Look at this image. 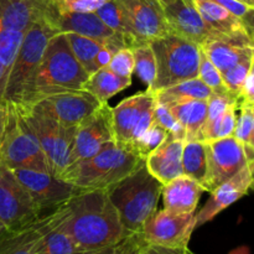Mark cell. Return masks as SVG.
<instances>
[{"instance_id":"obj_39","label":"cell","mask_w":254,"mask_h":254,"mask_svg":"<svg viewBox=\"0 0 254 254\" xmlns=\"http://www.w3.org/2000/svg\"><path fill=\"white\" fill-rule=\"evenodd\" d=\"M146 246L141 233H131L114 245L86 254H139Z\"/></svg>"},{"instance_id":"obj_28","label":"cell","mask_w":254,"mask_h":254,"mask_svg":"<svg viewBox=\"0 0 254 254\" xmlns=\"http://www.w3.org/2000/svg\"><path fill=\"white\" fill-rule=\"evenodd\" d=\"M183 174L197 181L205 190L208 176L207 154L205 141L188 140L183 148Z\"/></svg>"},{"instance_id":"obj_7","label":"cell","mask_w":254,"mask_h":254,"mask_svg":"<svg viewBox=\"0 0 254 254\" xmlns=\"http://www.w3.org/2000/svg\"><path fill=\"white\" fill-rule=\"evenodd\" d=\"M15 106L36 135L51 174L60 178L71 164L76 128L62 127L40 103Z\"/></svg>"},{"instance_id":"obj_1","label":"cell","mask_w":254,"mask_h":254,"mask_svg":"<svg viewBox=\"0 0 254 254\" xmlns=\"http://www.w3.org/2000/svg\"><path fill=\"white\" fill-rule=\"evenodd\" d=\"M62 228L84 252L119 242L127 232L106 190H81L67 203Z\"/></svg>"},{"instance_id":"obj_14","label":"cell","mask_w":254,"mask_h":254,"mask_svg":"<svg viewBox=\"0 0 254 254\" xmlns=\"http://www.w3.org/2000/svg\"><path fill=\"white\" fill-rule=\"evenodd\" d=\"M208 176L205 191L212 192L248 164L246 146L235 136L205 141Z\"/></svg>"},{"instance_id":"obj_29","label":"cell","mask_w":254,"mask_h":254,"mask_svg":"<svg viewBox=\"0 0 254 254\" xmlns=\"http://www.w3.org/2000/svg\"><path fill=\"white\" fill-rule=\"evenodd\" d=\"M212 93V89L207 84L203 83L198 77H195L155 92L154 96L158 102L168 104L179 101H190V99L208 101Z\"/></svg>"},{"instance_id":"obj_56","label":"cell","mask_w":254,"mask_h":254,"mask_svg":"<svg viewBox=\"0 0 254 254\" xmlns=\"http://www.w3.org/2000/svg\"><path fill=\"white\" fill-rule=\"evenodd\" d=\"M253 189H254V185H253Z\"/></svg>"},{"instance_id":"obj_15","label":"cell","mask_w":254,"mask_h":254,"mask_svg":"<svg viewBox=\"0 0 254 254\" xmlns=\"http://www.w3.org/2000/svg\"><path fill=\"white\" fill-rule=\"evenodd\" d=\"M113 140L116 139L112 107L108 103H102L92 116L76 128L69 165L92 158Z\"/></svg>"},{"instance_id":"obj_21","label":"cell","mask_w":254,"mask_h":254,"mask_svg":"<svg viewBox=\"0 0 254 254\" xmlns=\"http://www.w3.org/2000/svg\"><path fill=\"white\" fill-rule=\"evenodd\" d=\"M66 206L41 216L22 230L5 233L0 238V254H34L40 240L64 217Z\"/></svg>"},{"instance_id":"obj_54","label":"cell","mask_w":254,"mask_h":254,"mask_svg":"<svg viewBox=\"0 0 254 254\" xmlns=\"http://www.w3.org/2000/svg\"><path fill=\"white\" fill-rule=\"evenodd\" d=\"M139 254H150V253H149V250H148V246H146V247H145V248H143V251H141V252H140V253H139Z\"/></svg>"},{"instance_id":"obj_18","label":"cell","mask_w":254,"mask_h":254,"mask_svg":"<svg viewBox=\"0 0 254 254\" xmlns=\"http://www.w3.org/2000/svg\"><path fill=\"white\" fill-rule=\"evenodd\" d=\"M253 185L254 171L247 164L230 180L221 184L211 192L207 202L196 213V228L212 221L218 213L247 195L250 189H253Z\"/></svg>"},{"instance_id":"obj_22","label":"cell","mask_w":254,"mask_h":254,"mask_svg":"<svg viewBox=\"0 0 254 254\" xmlns=\"http://www.w3.org/2000/svg\"><path fill=\"white\" fill-rule=\"evenodd\" d=\"M184 143L185 141L168 134L163 143L146 156V168L163 185L183 175Z\"/></svg>"},{"instance_id":"obj_26","label":"cell","mask_w":254,"mask_h":254,"mask_svg":"<svg viewBox=\"0 0 254 254\" xmlns=\"http://www.w3.org/2000/svg\"><path fill=\"white\" fill-rule=\"evenodd\" d=\"M94 12L109 29H112L126 40L128 49L143 45L136 37L127 10L124 9L119 0H108Z\"/></svg>"},{"instance_id":"obj_34","label":"cell","mask_w":254,"mask_h":254,"mask_svg":"<svg viewBox=\"0 0 254 254\" xmlns=\"http://www.w3.org/2000/svg\"><path fill=\"white\" fill-rule=\"evenodd\" d=\"M254 124V106L246 102H237V119H236V128L233 136L243 145H248L251 133H252Z\"/></svg>"},{"instance_id":"obj_32","label":"cell","mask_w":254,"mask_h":254,"mask_svg":"<svg viewBox=\"0 0 254 254\" xmlns=\"http://www.w3.org/2000/svg\"><path fill=\"white\" fill-rule=\"evenodd\" d=\"M237 102V97L232 96L231 93H212V96L207 101V118L202 129V141H208L212 139L213 130L220 122L222 114L228 107Z\"/></svg>"},{"instance_id":"obj_31","label":"cell","mask_w":254,"mask_h":254,"mask_svg":"<svg viewBox=\"0 0 254 254\" xmlns=\"http://www.w3.org/2000/svg\"><path fill=\"white\" fill-rule=\"evenodd\" d=\"M66 36L79 64H82V67L86 69L89 76L93 74L98 69L97 55L101 51L103 45L96 40L74 34V32H66Z\"/></svg>"},{"instance_id":"obj_44","label":"cell","mask_w":254,"mask_h":254,"mask_svg":"<svg viewBox=\"0 0 254 254\" xmlns=\"http://www.w3.org/2000/svg\"><path fill=\"white\" fill-rule=\"evenodd\" d=\"M240 101L246 102L254 106V74L250 73V76L246 79V83L243 86L242 92H241Z\"/></svg>"},{"instance_id":"obj_33","label":"cell","mask_w":254,"mask_h":254,"mask_svg":"<svg viewBox=\"0 0 254 254\" xmlns=\"http://www.w3.org/2000/svg\"><path fill=\"white\" fill-rule=\"evenodd\" d=\"M134 56L135 67L134 71L136 72L139 78L151 88L156 77V61L155 55L150 44H143L131 49Z\"/></svg>"},{"instance_id":"obj_36","label":"cell","mask_w":254,"mask_h":254,"mask_svg":"<svg viewBox=\"0 0 254 254\" xmlns=\"http://www.w3.org/2000/svg\"><path fill=\"white\" fill-rule=\"evenodd\" d=\"M198 78L207 84L213 93H230L227 87L225 86V82L222 79V74L218 71L217 67L211 62L205 55V52L201 50L200 55V66H198Z\"/></svg>"},{"instance_id":"obj_38","label":"cell","mask_w":254,"mask_h":254,"mask_svg":"<svg viewBox=\"0 0 254 254\" xmlns=\"http://www.w3.org/2000/svg\"><path fill=\"white\" fill-rule=\"evenodd\" d=\"M168 131L164 128H161L159 124L154 122L150 126V128L133 144V148L138 151L139 155L143 159H146V156L150 153H153L159 145L164 141V139L168 136Z\"/></svg>"},{"instance_id":"obj_20","label":"cell","mask_w":254,"mask_h":254,"mask_svg":"<svg viewBox=\"0 0 254 254\" xmlns=\"http://www.w3.org/2000/svg\"><path fill=\"white\" fill-rule=\"evenodd\" d=\"M195 5L207 26L217 35L221 41L237 46H253L241 17L212 0H195Z\"/></svg>"},{"instance_id":"obj_19","label":"cell","mask_w":254,"mask_h":254,"mask_svg":"<svg viewBox=\"0 0 254 254\" xmlns=\"http://www.w3.org/2000/svg\"><path fill=\"white\" fill-rule=\"evenodd\" d=\"M127 10L134 32L141 44L170 32L160 0H119Z\"/></svg>"},{"instance_id":"obj_2","label":"cell","mask_w":254,"mask_h":254,"mask_svg":"<svg viewBox=\"0 0 254 254\" xmlns=\"http://www.w3.org/2000/svg\"><path fill=\"white\" fill-rule=\"evenodd\" d=\"M144 164L133 146L113 140L92 158L69 165L59 179L81 190H107Z\"/></svg>"},{"instance_id":"obj_55","label":"cell","mask_w":254,"mask_h":254,"mask_svg":"<svg viewBox=\"0 0 254 254\" xmlns=\"http://www.w3.org/2000/svg\"><path fill=\"white\" fill-rule=\"evenodd\" d=\"M185 254H192V253H191V252H190V251H189V248H188V250H186V252H185Z\"/></svg>"},{"instance_id":"obj_8","label":"cell","mask_w":254,"mask_h":254,"mask_svg":"<svg viewBox=\"0 0 254 254\" xmlns=\"http://www.w3.org/2000/svg\"><path fill=\"white\" fill-rule=\"evenodd\" d=\"M0 160L10 169H31L50 173L36 135L15 104L7 102V118L0 141Z\"/></svg>"},{"instance_id":"obj_27","label":"cell","mask_w":254,"mask_h":254,"mask_svg":"<svg viewBox=\"0 0 254 254\" xmlns=\"http://www.w3.org/2000/svg\"><path fill=\"white\" fill-rule=\"evenodd\" d=\"M131 84V78H126L114 73L108 67L98 68L88 77L84 91L89 92L101 103H108L109 99Z\"/></svg>"},{"instance_id":"obj_11","label":"cell","mask_w":254,"mask_h":254,"mask_svg":"<svg viewBox=\"0 0 254 254\" xmlns=\"http://www.w3.org/2000/svg\"><path fill=\"white\" fill-rule=\"evenodd\" d=\"M44 19L57 32H74L101 42L111 50L113 55L121 49H126L127 42L119 34L109 29L96 12H72L56 9L49 0Z\"/></svg>"},{"instance_id":"obj_9","label":"cell","mask_w":254,"mask_h":254,"mask_svg":"<svg viewBox=\"0 0 254 254\" xmlns=\"http://www.w3.org/2000/svg\"><path fill=\"white\" fill-rule=\"evenodd\" d=\"M154 107L155 96L146 88V91L128 97L112 108L116 141L133 146L154 123Z\"/></svg>"},{"instance_id":"obj_17","label":"cell","mask_w":254,"mask_h":254,"mask_svg":"<svg viewBox=\"0 0 254 254\" xmlns=\"http://www.w3.org/2000/svg\"><path fill=\"white\" fill-rule=\"evenodd\" d=\"M36 103L41 104L62 127L67 129L77 128L102 104L96 97L84 89L52 94Z\"/></svg>"},{"instance_id":"obj_35","label":"cell","mask_w":254,"mask_h":254,"mask_svg":"<svg viewBox=\"0 0 254 254\" xmlns=\"http://www.w3.org/2000/svg\"><path fill=\"white\" fill-rule=\"evenodd\" d=\"M253 59V57H252ZM252 59L245 60V61L240 62L236 66L231 67L230 69L225 71L222 74V79L225 82V86L227 87L228 92L232 96L240 98L241 92H242L243 86L246 83V79L251 73V64H252Z\"/></svg>"},{"instance_id":"obj_6","label":"cell","mask_w":254,"mask_h":254,"mask_svg":"<svg viewBox=\"0 0 254 254\" xmlns=\"http://www.w3.org/2000/svg\"><path fill=\"white\" fill-rule=\"evenodd\" d=\"M150 46L155 55L156 77L149 91L155 93L186 79L198 77L201 47L197 44L168 32L154 39Z\"/></svg>"},{"instance_id":"obj_46","label":"cell","mask_w":254,"mask_h":254,"mask_svg":"<svg viewBox=\"0 0 254 254\" xmlns=\"http://www.w3.org/2000/svg\"><path fill=\"white\" fill-rule=\"evenodd\" d=\"M242 21L254 45V9H250L246 12L245 16L242 17Z\"/></svg>"},{"instance_id":"obj_3","label":"cell","mask_w":254,"mask_h":254,"mask_svg":"<svg viewBox=\"0 0 254 254\" xmlns=\"http://www.w3.org/2000/svg\"><path fill=\"white\" fill-rule=\"evenodd\" d=\"M88 77L89 74L74 56L66 34L59 32L47 42L29 99L24 106L61 92L83 89Z\"/></svg>"},{"instance_id":"obj_47","label":"cell","mask_w":254,"mask_h":254,"mask_svg":"<svg viewBox=\"0 0 254 254\" xmlns=\"http://www.w3.org/2000/svg\"><path fill=\"white\" fill-rule=\"evenodd\" d=\"M148 250L150 254H185L188 248H165L148 245Z\"/></svg>"},{"instance_id":"obj_37","label":"cell","mask_w":254,"mask_h":254,"mask_svg":"<svg viewBox=\"0 0 254 254\" xmlns=\"http://www.w3.org/2000/svg\"><path fill=\"white\" fill-rule=\"evenodd\" d=\"M154 122L159 124L161 128L165 129L169 134L175 136L176 139H180L183 141L186 140L185 129L181 126L180 122L173 116L166 104L158 102L156 99L155 107H154Z\"/></svg>"},{"instance_id":"obj_4","label":"cell","mask_w":254,"mask_h":254,"mask_svg":"<svg viewBox=\"0 0 254 254\" xmlns=\"http://www.w3.org/2000/svg\"><path fill=\"white\" fill-rule=\"evenodd\" d=\"M163 186L144 164L107 189L109 200L116 207L127 232H141L146 221L158 211Z\"/></svg>"},{"instance_id":"obj_49","label":"cell","mask_w":254,"mask_h":254,"mask_svg":"<svg viewBox=\"0 0 254 254\" xmlns=\"http://www.w3.org/2000/svg\"><path fill=\"white\" fill-rule=\"evenodd\" d=\"M7 76H9V69L5 68L1 62H0V101H5L4 94L5 88H6Z\"/></svg>"},{"instance_id":"obj_25","label":"cell","mask_w":254,"mask_h":254,"mask_svg":"<svg viewBox=\"0 0 254 254\" xmlns=\"http://www.w3.org/2000/svg\"><path fill=\"white\" fill-rule=\"evenodd\" d=\"M200 47L221 73L245 60L252 59L254 55L253 46H237L215 39L207 40Z\"/></svg>"},{"instance_id":"obj_53","label":"cell","mask_w":254,"mask_h":254,"mask_svg":"<svg viewBox=\"0 0 254 254\" xmlns=\"http://www.w3.org/2000/svg\"><path fill=\"white\" fill-rule=\"evenodd\" d=\"M251 73L254 74V55H253V59H252V64H251Z\"/></svg>"},{"instance_id":"obj_45","label":"cell","mask_w":254,"mask_h":254,"mask_svg":"<svg viewBox=\"0 0 254 254\" xmlns=\"http://www.w3.org/2000/svg\"><path fill=\"white\" fill-rule=\"evenodd\" d=\"M112 57H113V52H112L109 49H107L106 46L102 47L101 51H99L98 55H97V66H98V68H102V67H108Z\"/></svg>"},{"instance_id":"obj_30","label":"cell","mask_w":254,"mask_h":254,"mask_svg":"<svg viewBox=\"0 0 254 254\" xmlns=\"http://www.w3.org/2000/svg\"><path fill=\"white\" fill-rule=\"evenodd\" d=\"M67 208V206H66ZM67 213V210H66ZM66 216V215H64ZM62 218L37 243L34 254H86L74 243L71 236L62 228Z\"/></svg>"},{"instance_id":"obj_12","label":"cell","mask_w":254,"mask_h":254,"mask_svg":"<svg viewBox=\"0 0 254 254\" xmlns=\"http://www.w3.org/2000/svg\"><path fill=\"white\" fill-rule=\"evenodd\" d=\"M14 175L31 196L40 215L51 213L68 203L81 191L50 173L31 169H11Z\"/></svg>"},{"instance_id":"obj_43","label":"cell","mask_w":254,"mask_h":254,"mask_svg":"<svg viewBox=\"0 0 254 254\" xmlns=\"http://www.w3.org/2000/svg\"><path fill=\"white\" fill-rule=\"evenodd\" d=\"M212 1L217 2L218 5H221L222 7L227 9L228 11H231L232 14H235L236 16L241 17L242 19L245 16L246 12L251 9L247 5L242 4V2L237 1V0H212Z\"/></svg>"},{"instance_id":"obj_41","label":"cell","mask_w":254,"mask_h":254,"mask_svg":"<svg viewBox=\"0 0 254 254\" xmlns=\"http://www.w3.org/2000/svg\"><path fill=\"white\" fill-rule=\"evenodd\" d=\"M56 9L72 12H93L108 0H50Z\"/></svg>"},{"instance_id":"obj_5","label":"cell","mask_w":254,"mask_h":254,"mask_svg":"<svg viewBox=\"0 0 254 254\" xmlns=\"http://www.w3.org/2000/svg\"><path fill=\"white\" fill-rule=\"evenodd\" d=\"M56 34L59 32L44 19V16L35 21L25 32L7 76L5 101L20 106L26 104L47 42Z\"/></svg>"},{"instance_id":"obj_10","label":"cell","mask_w":254,"mask_h":254,"mask_svg":"<svg viewBox=\"0 0 254 254\" xmlns=\"http://www.w3.org/2000/svg\"><path fill=\"white\" fill-rule=\"evenodd\" d=\"M41 217L26 189L0 160V218L7 232L27 227Z\"/></svg>"},{"instance_id":"obj_16","label":"cell","mask_w":254,"mask_h":254,"mask_svg":"<svg viewBox=\"0 0 254 254\" xmlns=\"http://www.w3.org/2000/svg\"><path fill=\"white\" fill-rule=\"evenodd\" d=\"M171 34L192 41L198 46L217 35L207 26L195 5V0H160Z\"/></svg>"},{"instance_id":"obj_48","label":"cell","mask_w":254,"mask_h":254,"mask_svg":"<svg viewBox=\"0 0 254 254\" xmlns=\"http://www.w3.org/2000/svg\"><path fill=\"white\" fill-rule=\"evenodd\" d=\"M6 118H7V102L0 101V141H1L2 135H4Z\"/></svg>"},{"instance_id":"obj_13","label":"cell","mask_w":254,"mask_h":254,"mask_svg":"<svg viewBox=\"0 0 254 254\" xmlns=\"http://www.w3.org/2000/svg\"><path fill=\"white\" fill-rule=\"evenodd\" d=\"M196 230V213H171L156 211L145 222L141 236L146 245L165 248H188Z\"/></svg>"},{"instance_id":"obj_24","label":"cell","mask_w":254,"mask_h":254,"mask_svg":"<svg viewBox=\"0 0 254 254\" xmlns=\"http://www.w3.org/2000/svg\"><path fill=\"white\" fill-rule=\"evenodd\" d=\"M166 106L185 129V141H202V129L207 118V101L190 99V101L173 102Z\"/></svg>"},{"instance_id":"obj_51","label":"cell","mask_w":254,"mask_h":254,"mask_svg":"<svg viewBox=\"0 0 254 254\" xmlns=\"http://www.w3.org/2000/svg\"><path fill=\"white\" fill-rule=\"evenodd\" d=\"M248 146H250V148H252L253 150H254V124H253L252 133H251V138H250V141H248Z\"/></svg>"},{"instance_id":"obj_42","label":"cell","mask_w":254,"mask_h":254,"mask_svg":"<svg viewBox=\"0 0 254 254\" xmlns=\"http://www.w3.org/2000/svg\"><path fill=\"white\" fill-rule=\"evenodd\" d=\"M236 119H237V103L232 104V106L226 109V112L221 117L220 122L216 126L215 130H213V135L211 140L233 136L236 128Z\"/></svg>"},{"instance_id":"obj_52","label":"cell","mask_w":254,"mask_h":254,"mask_svg":"<svg viewBox=\"0 0 254 254\" xmlns=\"http://www.w3.org/2000/svg\"><path fill=\"white\" fill-rule=\"evenodd\" d=\"M6 232H7L6 228L4 227V225H2V222H1V218H0V238H1Z\"/></svg>"},{"instance_id":"obj_40","label":"cell","mask_w":254,"mask_h":254,"mask_svg":"<svg viewBox=\"0 0 254 254\" xmlns=\"http://www.w3.org/2000/svg\"><path fill=\"white\" fill-rule=\"evenodd\" d=\"M134 67H135V62H134L133 51L128 47L117 51L108 64V68L111 71H113L118 76L126 77V78H131Z\"/></svg>"},{"instance_id":"obj_50","label":"cell","mask_w":254,"mask_h":254,"mask_svg":"<svg viewBox=\"0 0 254 254\" xmlns=\"http://www.w3.org/2000/svg\"><path fill=\"white\" fill-rule=\"evenodd\" d=\"M237 1L242 2V4L247 5L248 7H251V9H254V0H237Z\"/></svg>"},{"instance_id":"obj_23","label":"cell","mask_w":254,"mask_h":254,"mask_svg":"<svg viewBox=\"0 0 254 254\" xmlns=\"http://www.w3.org/2000/svg\"><path fill=\"white\" fill-rule=\"evenodd\" d=\"M203 191L197 181L183 174L163 186L164 210L178 215L195 212Z\"/></svg>"}]
</instances>
